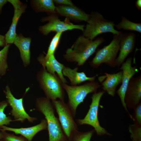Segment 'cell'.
<instances>
[{
	"label": "cell",
	"instance_id": "1",
	"mask_svg": "<svg viewBox=\"0 0 141 141\" xmlns=\"http://www.w3.org/2000/svg\"><path fill=\"white\" fill-rule=\"evenodd\" d=\"M105 41L103 37L92 40L83 35L78 37L70 48L67 49L63 55L64 58L70 62L77 63L82 66L96 51L98 47Z\"/></svg>",
	"mask_w": 141,
	"mask_h": 141
},
{
	"label": "cell",
	"instance_id": "2",
	"mask_svg": "<svg viewBox=\"0 0 141 141\" xmlns=\"http://www.w3.org/2000/svg\"><path fill=\"white\" fill-rule=\"evenodd\" d=\"M37 110L45 116L47 125L49 141H62L67 139L58 120L55 114V108L50 100L41 97L36 101Z\"/></svg>",
	"mask_w": 141,
	"mask_h": 141
},
{
	"label": "cell",
	"instance_id": "3",
	"mask_svg": "<svg viewBox=\"0 0 141 141\" xmlns=\"http://www.w3.org/2000/svg\"><path fill=\"white\" fill-rule=\"evenodd\" d=\"M62 86L68 95L67 104L74 118L75 116L78 107L83 102L89 93L97 92L101 86L98 82L95 81L75 86H69L63 83Z\"/></svg>",
	"mask_w": 141,
	"mask_h": 141
},
{
	"label": "cell",
	"instance_id": "4",
	"mask_svg": "<svg viewBox=\"0 0 141 141\" xmlns=\"http://www.w3.org/2000/svg\"><path fill=\"white\" fill-rule=\"evenodd\" d=\"M85 28L83 32V35L91 40L103 33L110 32L114 35H119L122 32L116 30L114 22L106 19L100 13L92 11Z\"/></svg>",
	"mask_w": 141,
	"mask_h": 141
},
{
	"label": "cell",
	"instance_id": "5",
	"mask_svg": "<svg viewBox=\"0 0 141 141\" xmlns=\"http://www.w3.org/2000/svg\"><path fill=\"white\" fill-rule=\"evenodd\" d=\"M38 77L40 86L46 98L51 101L57 99L64 101L65 93L63 83L56 74L50 73L43 67L39 73Z\"/></svg>",
	"mask_w": 141,
	"mask_h": 141
},
{
	"label": "cell",
	"instance_id": "6",
	"mask_svg": "<svg viewBox=\"0 0 141 141\" xmlns=\"http://www.w3.org/2000/svg\"><path fill=\"white\" fill-rule=\"evenodd\" d=\"M121 34L114 35L108 45L97 51L95 57L89 62L92 67L97 68L103 63L111 67H116V57L120 48Z\"/></svg>",
	"mask_w": 141,
	"mask_h": 141
},
{
	"label": "cell",
	"instance_id": "7",
	"mask_svg": "<svg viewBox=\"0 0 141 141\" xmlns=\"http://www.w3.org/2000/svg\"><path fill=\"white\" fill-rule=\"evenodd\" d=\"M105 92L104 91L102 90L93 93L91 97V102L86 115L83 119L76 120L77 124L79 125L86 124L92 126L97 134L99 136L105 134L111 135L104 128L101 126L98 119L100 102Z\"/></svg>",
	"mask_w": 141,
	"mask_h": 141
},
{
	"label": "cell",
	"instance_id": "8",
	"mask_svg": "<svg viewBox=\"0 0 141 141\" xmlns=\"http://www.w3.org/2000/svg\"><path fill=\"white\" fill-rule=\"evenodd\" d=\"M40 21L42 22H48L39 28L40 32L45 36L48 35L52 32L56 33L63 32L75 29L80 30L83 32L85 27L84 25L74 24L70 22L68 19L67 18L64 21H61L59 19L58 15L57 13L44 17L41 18Z\"/></svg>",
	"mask_w": 141,
	"mask_h": 141
},
{
	"label": "cell",
	"instance_id": "9",
	"mask_svg": "<svg viewBox=\"0 0 141 141\" xmlns=\"http://www.w3.org/2000/svg\"><path fill=\"white\" fill-rule=\"evenodd\" d=\"M52 103L58 114L63 131L68 139L72 133L78 130L77 123L67 104L64 101L56 100L52 101Z\"/></svg>",
	"mask_w": 141,
	"mask_h": 141
},
{
	"label": "cell",
	"instance_id": "10",
	"mask_svg": "<svg viewBox=\"0 0 141 141\" xmlns=\"http://www.w3.org/2000/svg\"><path fill=\"white\" fill-rule=\"evenodd\" d=\"M8 104L10 106L11 110L10 113L13 117L14 121L22 122L27 120L30 122H33L37 118L30 116L26 112L23 103V98L17 99L13 95L10 89L7 85L4 91Z\"/></svg>",
	"mask_w": 141,
	"mask_h": 141
},
{
	"label": "cell",
	"instance_id": "11",
	"mask_svg": "<svg viewBox=\"0 0 141 141\" xmlns=\"http://www.w3.org/2000/svg\"><path fill=\"white\" fill-rule=\"evenodd\" d=\"M132 57L128 58L125 62H124L121 65L120 69L122 72V84L120 88L116 91V92L120 98L123 106L128 113L131 118H132V115L130 114L128 111L125 102V97L130 80L138 72V69L136 66H132Z\"/></svg>",
	"mask_w": 141,
	"mask_h": 141
},
{
	"label": "cell",
	"instance_id": "12",
	"mask_svg": "<svg viewBox=\"0 0 141 141\" xmlns=\"http://www.w3.org/2000/svg\"><path fill=\"white\" fill-rule=\"evenodd\" d=\"M141 76L133 77L130 80L125 97L126 105L130 109H134L141 102Z\"/></svg>",
	"mask_w": 141,
	"mask_h": 141
},
{
	"label": "cell",
	"instance_id": "13",
	"mask_svg": "<svg viewBox=\"0 0 141 141\" xmlns=\"http://www.w3.org/2000/svg\"><path fill=\"white\" fill-rule=\"evenodd\" d=\"M13 7L14 14L9 29L4 36L6 45L13 43L17 36L16 27L22 14L25 11L26 5L18 0H7Z\"/></svg>",
	"mask_w": 141,
	"mask_h": 141
},
{
	"label": "cell",
	"instance_id": "14",
	"mask_svg": "<svg viewBox=\"0 0 141 141\" xmlns=\"http://www.w3.org/2000/svg\"><path fill=\"white\" fill-rule=\"evenodd\" d=\"M136 37V34L134 33H121L120 52L116 58V67H119L129 54L133 51L135 46Z\"/></svg>",
	"mask_w": 141,
	"mask_h": 141
},
{
	"label": "cell",
	"instance_id": "15",
	"mask_svg": "<svg viewBox=\"0 0 141 141\" xmlns=\"http://www.w3.org/2000/svg\"><path fill=\"white\" fill-rule=\"evenodd\" d=\"M56 10L58 15L74 21L87 22L90 17V14L75 5L72 6L58 5L56 6Z\"/></svg>",
	"mask_w": 141,
	"mask_h": 141
},
{
	"label": "cell",
	"instance_id": "16",
	"mask_svg": "<svg viewBox=\"0 0 141 141\" xmlns=\"http://www.w3.org/2000/svg\"><path fill=\"white\" fill-rule=\"evenodd\" d=\"M1 131H10L16 134H20L28 141H32L34 136L39 132L47 129L45 119H42L38 124L33 126L19 128H13L3 125L0 126Z\"/></svg>",
	"mask_w": 141,
	"mask_h": 141
},
{
	"label": "cell",
	"instance_id": "17",
	"mask_svg": "<svg viewBox=\"0 0 141 141\" xmlns=\"http://www.w3.org/2000/svg\"><path fill=\"white\" fill-rule=\"evenodd\" d=\"M104 74L105 75L98 78L99 81L101 83L103 90L112 97H114L117 86L121 82L122 71L112 74L107 73Z\"/></svg>",
	"mask_w": 141,
	"mask_h": 141
},
{
	"label": "cell",
	"instance_id": "18",
	"mask_svg": "<svg viewBox=\"0 0 141 141\" xmlns=\"http://www.w3.org/2000/svg\"><path fill=\"white\" fill-rule=\"evenodd\" d=\"M38 60L48 72L53 74H56V73L63 83H67L62 73L64 65L56 60L54 54L46 58L43 55H41L38 57Z\"/></svg>",
	"mask_w": 141,
	"mask_h": 141
},
{
	"label": "cell",
	"instance_id": "19",
	"mask_svg": "<svg viewBox=\"0 0 141 141\" xmlns=\"http://www.w3.org/2000/svg\"><path fill=\"white\" fill-rule=\"evenodd\" d=\"M78 69L77 67L72 69L64 66L63 68L62 74L64 76L67 77L69 78L72 86L78 85L87 81H94L97 76L96 75L92 77H88L84 72H78Z\"/></svg>",
	"mask_w": 141,
	"mask_h": 141
},
{
	"label": "cell",
	"instance_id": "20",
	"mask_svg": "<svg viewBox=\"0 0 141 141\" xmlns=\"http://www.w3.org/2000/svg\"><path fill=\"white\" fill-rule=\"evenodd\" d=\"M31 42L30 37H25L20 34L17 35L13 43L19 50L21 58L25 66L28 65L30 62Z\"/></svg>",
	"mask_w": 141,
	"mask_h": 141
},
{
	"label": "cell",
	"instance_id": "21",
	"mask_svg": "<svg viewBox=\"0 0 141 141\" xmlns=\"http://www.w3.org/2000/svg\"><path fill=\"white\" fill-rule=\"evenodd\" d=\"M30 3L36 13L45 12L49 15L57 13L53 0H33L31 1Z\"/></svg>",
	"mask_w": 141,
	"mask_h": 141
},
{
	"label": "cell",
	"instance_id": "22",
	"mask_svg": "<svg viewBox=\"0 0 141 141\" xmlns=\"http://www.w3.org/2000/svg\"><path fill=\"white\" fill-rule=\"evenodd\" d=\"M114 26L118 29L124 30L134 31L141 33V23L132 22L125 17L121 16V20L119 23L115 25Z\"/></svg>",
	"mask_w": 141,
	"mask_h": 141
},
{
	"label": "cell",
	"instance_id": "23",
	"mask_svg": "<svg viewBox=\"0 0 141 141\" xmlns=\"http://www.w3.org/2000/svg\"><path fill=\"white\" fill-rule=\"evenodd\" d=\"M94 129L89 131L81 132L76 131L71 134L69 141H90L95 131Z\"/></svg>",
	"mask_w": 141,
	"mask_h": 141
},
{
	"label": "cell",
	"instance_id": "24",
	"mask_svg": "<svg viewBox=\"0 0 141 141\" xmlns=\"http://www.w3.org/2000/svg\"><path fill=\"white\" fill-rule=\"evenodd\" d=\"M10 45L8 44L0 50V75H4L8 68L7 62V55Z\"/></svg>",
	"mask_w": 141,
	"mask_h": 141
},
{
	"label": "cell",
	"instance_id": "25",
	"mask_svg": "<svg viewBox=\"0 0 141 141\" xmlns=\"http://www.w3.org/2000/svg\"><path fill=\"white\" fill-rule=\"evenodd\" d=\"M63 32L57 33L52 38L49 46L47 53L45 57L47 58L54 53L59 45Z\"/></svg>",
	"mask_w": 141,
	"mask_h": 141
},
{
	"label": "cell",
	"instance_id": "26",
	"mask_svg": "<svg viewBox=\"0 0 141 141\" xmlns=\"http://www.w3.org/2000/svg\"><path fill=\"white\" fill-rule=\"evenodd\" d=\"M7 102L3 101L0 102V126L4 125H9L13 120L9 117H7L4 113V110L8 105Z\"/></svg>",
	"mask_w": 141,
	"mask_h": 141
},
{
	"label": "cell",
	"instance_id": "27",
	"mask_svg": "<svg viewBox=\"0 0 141 141\" xmlns=\"http://www.w3.org/2000/svg\"><path fill=\"white\" fill-rule=\"evenodd\" d=\"M133 141H141V126L135 124H131L128 128Z\"/></svg>",
	"mask_w": 141,
	"mask_h": 141
},
{
	"label": "cell",
	"instance_id": "28",
	"mask_svg": "<svg viewBox=\"0 0 141 141\" xmlns=\"http://www.w3.org/2000/svg\"><path fill=\"white\" fill-rule=\"evenodd\" d=\"M132 119L134 124L139 126H141V103L134 109Z\"/></svg>",
	"mask_w": 141,
	"mask_h": 141
},
{
	"label": "cell",
	"instance_id": "29",
	"mask_svg": "<svg viewBox=\"0 0 141 141\" xmlns=\"http://www.w3.org/2000/svg\"><path fill=\"white\" fill-rule=\"evenodd\" d=\"M1 131L3 135V141H28L23 136H16L13 134L7 133L5 131Z\"/></svg>",
	"mask_w": 141,
	"mask_h": 141
},
{
	"label": "cell",
	"instance_id": "30",
	"mask_svg": "<svg viewBox=\"0 0 141 141\" xmlns=\"http://www.w3.org/2000/svg\"><path fill=\"white\" fill-rule=\"evenodd\" d=\"M54 3L58 5L74 6V4L70 0H53Z\"/></svg>",
	"mask_w": 141,
	"mask_h": 141
},
{
	"label": "cell",
	"instance_id": "31",
	"mask_svg": "<svg viewBox=\"0 0 141 141\" xmlns=\"http://www.w3.org/2000/svg\"><path fill=\"white\" fill-rule=\"evenodd\" d=\"M6 45L4 36L0 34V46H4Z\"/></svg>",
	"mask_w": 141,
	"mask_h": 141
},
{
	"label": "cell",
	"instance_id": "32",
	"mask_svg": "<svg viewBox=\"0 0 141 141\" xmlns=\"http://www.w3.org/2000/svg\"><path fill=\"white\" fill-rule=\"evenodd\" d=\"M7 2V0H0V14H1L2 7Z\"/></svg>",
	"mask_w": 141,
	"mask_h": 141
},
{
	"label": "cell",
	"instance_id": "33",
	"mask_svg": "<svg viewBox=\"0 0 141 141\" xmlns=\"http://www.w3.org/2000/svg\"><path fill=\"white\" fill-rule=\"evenodd\" d=\"M135 6L138 10L141 9V0H137L135 2Z\"/></svg>",
	"mask_w": 141,
	"mask_h": 141
},
{
	"label": "cell",
	"instance_id": "34",
	"mask_svg": "<svg viewBox=\"0 0 141 141\" xmlns=\"http://www.w3.org/2000/svg\"><path fill=\"white\" fill-rule=\"evenodd\" d=\"M3 135L2 132H0V140L3 139Z\"/></svg>",
	"mask_w": 141,
	"mask_h": 141
},
{
	"label": "cell",
	"instance_id": "35",
	"mask_svg": "<svg viewBox=\"0 0 141 141\" xmlns=\"http://www.w3.org/2000/svg\"><path fill=\"white\" fill-rule=\"evenodd\" d=\"M62 141H69V140H68L67 139H66V140H65Z\"/></svg>",
	"mask_w": 141,
	"mask_h": 141
},
{
	"label": "cell",
	"instance_id": "36",
	"mask_svg": "<svg viewBox=\"0 0 141 141\" xmlns=\"http://www.w3.org/2000/svg\"><path fill=\"white\" fill-rule=\"evenodd\" d=\"M2 140V139L0 140V141H3V140Z\"/></svg>",
	"mask_w": 141,
	"mask_h": 141
},
{
	"label": "cell",
	"instance_id": "37",
	"mask_svg": "<svg viewBox=\"0 0 141 141\" xmlns=\"http://www.w3.org/2000/svg\"><path fill=\"white\" fill-rule=\"evenodd\" d=\"M0 77H1V76L0 75V78H1Z\"/></svg>",
	"mask_w": 141,
	"mask_h": 141
}]
</instances>
